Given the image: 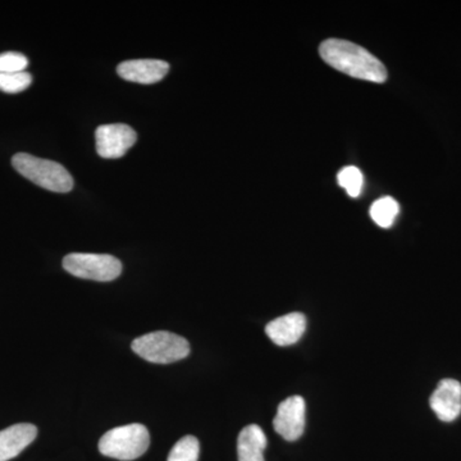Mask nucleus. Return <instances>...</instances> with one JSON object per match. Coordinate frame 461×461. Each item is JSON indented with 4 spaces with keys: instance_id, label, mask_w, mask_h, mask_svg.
<instances>
[{
    "instance_id": "1",
    "label": "nucleus",
    "mask_w": 461,
    "mask_h": 461,
    "mask_svg": "<svg viewBox=\"0 0 461 461\" xmlns=\"http://www.w3.org/2000/svg\"><path fill=\"white\" fill-rule=\"evenodd\" d=\"M320 54L327 65L350 77L377 84L387 80V69L384 63L354 42L329 39L321 42Z\"/></svg>"
},
{
    "instance_id": "2",
    "label": "nucleus",
    "mask_w": 461,
    "mask_h": 461,
    "mask_svg": "<svg viewBox=\"0 0 461 461\" xmlns=\"http://www.w3.org/2000/svg\"><path fill=\"white\" fill-rule=\"evenodd\" d=\"M12 166L27 180L42 189L66 194L74 189V178L65 167L50 159L18 153L12 158Z\"/></svg>"
},
{
    "instance_id": "3",
    "label": "nucleus",
    "mask_w": 461,
    "mask_h": 461,
    "mask_svg": "<svg viewBox=\"0 0 461 461\" xmlns=\"http://www.w3.org/2000/svg\"><path fill=\"white\" fill-rule=\"evenodd\" d=\"M150 445V435L147 427L133 423L108 430L100 438L99 451L104 456L130 461L138 459L147 453Z\"/></svg>"
},
{
    "instance_id": "4",
    "label": "nucleus",
    "mask_w": 461,
    "mask_h": 461,
    "mask_svg": "<svg viewBox=\"0 0 461 461\" xmlns=\"http://www.w3.org/2000/svg\"><path fill=\"white\" fill-rule=\"evenodd\" d=\"M131 348L142 359L154 364L178 362L190 354L189 341L167 330L140 336L133 339Z\"/></svg>"
},
{
    "instance_id": "5",
    "label": "nucleus",
    "mask_w": 461,
    "mask_h": 461,
    "mask_svg": "<svg viewBox=\"0 0 461 461\" xmlns=\"http://www.w3.org/2000/svg\"><path fill=\"white\" fill-rule=\"evenodd\" d=\"M63 268L84 280L109 282L120 277L122 263L108 254L72 253L63 259Z\"/></svg>"
},
{
    "instance_id": "6",
    "label": "nucleus",
    "mask_w": 461,
    "mask_h": 461,
    "mask_svg": "<svg viewBox=\"0 0 461 461\" xmlns=\"http://www.w3.org/2000/svg\"><path fill=\"white\" fill-rule=\"evenodd\" d=\"M136 140L135 130L127 124H103L95 131L96 151L104 159L122 158Z\"/></svg>"
},
{
    "instance_id": "7",
    "label": "nucleus",
    "mask_w": 461,
    "mask_h": 461,
    "mask_svg": "<svg viewBox=\"0 0 461 461\" xmlns=\"http://www.w3.org/2000/svg\"><path fill=\"white\" fill-rule=\"evenodd\" d=\"M305 414V400L302 396L288 397L278 406L273 429L286 441H296L304 433Z\"/></svg>"
},
{
    "instance_id": "8",
    "label": "nucleus",
    "mask_w": 461,
    "mask_h": 461,
    "mask_svg": "<svg viewBox=\"0 0 461 461\" xmlns=\"http://www.w3.org/2000/svg\"><path fill=\"white\" fill-rule=\"evenodd\" d=\"M430 409L439 420L450 423L461 414V384L456 379L445 378L439 382L429 399Z\"/></svg>"
},
{
    "instance_id": "9",
    "label": "nucleus",
    "mask_w": 461,
    "mask_h": 461,
    "mask_svg": "<svg viewBox=\"0 0 461 461\" xmlns=\"http://www.w3.org/2000/svg\"><path fill=\"white\" fill-rule=\"evenodd\" d=\"M168 71V63L160 59L126 60L117 67L118 75L123 80L144 85L159 83Z\"/></svg>"
},
{
    "instance_id": "10",
    "label": "nucleus",
    "mask_w": 461,
    "mask_h": 461,
    "mask_svg": "<svg viewBox=\"0 0 461 461\" xmlns=\"http://www.w3.org/2000/svg\"><path fill=\"white\" fill-rule=\"evenodd\" d=\"M305 330V315L297 312L276 318L266 326L267 336L278 346L296 344L304 335Z\"/></svg>"
},
{
    "instance_id": "11",
    "label": "nucleus",
    "mask_w": 461,
    "mask_h": 461,
    "mask_svg": "<svg viewBox=\"0 0 461 461\" xmlns=\"http://www.w3.org/2000/svg\"><path fill=\"white\" fill-rule=\"evenodd\" d=\"M38 436V429L33 424L21 423L0 430V461L16 457L32 444Z\"/></svg>"
},
{
    "instance_id": "12",
    "label": "nucleus",
    "mask_w": 461,
    "mask_h": 461,
    "mask_svg": "<svg viewBox=\"0 0 461 461\" xmlns=\"http://www.w3.org/2000/svg\"><path fill=\"white\" fill-rule=\"evenodd\" d=\"M266 447V433L257 424H250L240 432L238 439L239 461H266L264 460Z\"/></svg>"
},
{
    "instance_id": "13",
    "label": "nucleus",
    "mask_w": 461,
    "mask_h": 461,
    "mask_svg": "<svg viewBox=\"0 0 461 461\" xmlns=\"http://www.w3.org/2000/svg\"><path fill=\"white\" fill-rule=\"evenodd\" d=\"M399 213V203L390 196L375 200L371 206L372 220L382 229H390Z\"/></svg>"
},
{
    "instance_id": "14",
    "label": "nucleus",
    "mask_w": 461,
    "mask_h": 461,
    "mask_svg": "<svg viewBox=\"0 0 461 461\" xmlns=\"http://www.w3.org/2000/svg\"><path fill=\"white\" fill-rule=\"evenodd\" d=\"M199 453L198 438L194 436H185L173 446L167 461H198Z\"/></svg>"
},
{
    "instance_id": "15",
    "label": "nucleus",
    "mask_w": 461,
    "mask_h": 461,
    "mask_svg": "<svg viewBox=\"0 0 461 461\" xmlns=\"http://www.w3.org/2000/svg\"><path fill=\"white\" fill-rule=\"evenodd\" d=\"M338 182L342 189L346 190L348 196L357 198L362 194L364 177L359 168L354 166L345 167L338 175Z\"/></svg>"
},
{
    "instance_id": "16",
    "label": "nucleus",
    "mask_w": 461,
    "mask_h": 461,
    "mask_svg": "<svg viewBox=\"0 0 461 461\" xmlns=\"http://www.w3.org/2000/svg\"><path fill=\"white\" fill-rule=\"evenodd\" d=\"M32 83V76L29 72L18 74H2L0 72V90L8 94H17L26 90Z\"/></svg>"
},
{
    "instance_id": "17",
    "label": "nucleus",
    "mask_w": 461,
    "mask_h": 461,
    "mask_svg": "<svg viewBox=\"0 0 461 461\" xmlns=\"http://www.w3.org/2000/svg\"><path fill=\"white\" fill-rule=\"evenodd\" d=\"M27 66H29V59L23 54L16 53V51L0 54V72L2 74L25 72Z\"/></svg>"
}]
</instances>
